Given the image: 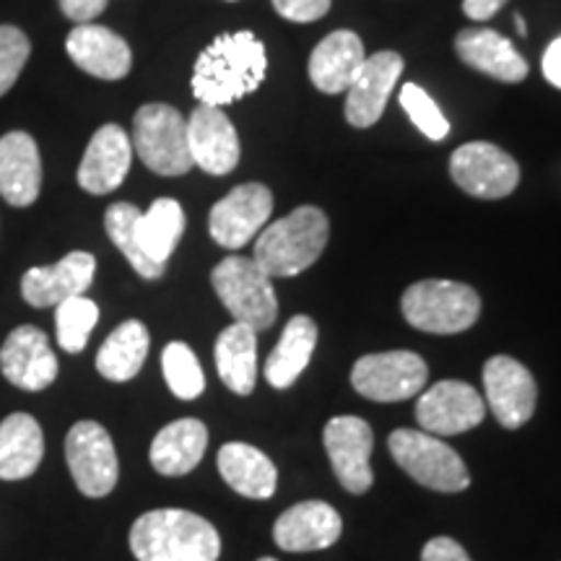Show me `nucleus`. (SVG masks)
<instances>
[{
    "label": "nucleus",
    "instance_id": "nucleus-20",
    "mask_svg": "<svg viewBox=\"0 0 561 561\" xmlns=\"http://www.w3.org/2000/svg\"><path fill=\"white\" fill-rule=\"evenodd\" d=\"M66 50L83 73L102 81H121L130 73L133 55L128 42L107 26L79 24L68 34Z\"/></svg>",
    "mask_w": 561,
    "mask_h": 561
},
{
    "label": "nucleus",
    "instance_id": "nucleus-34",
    "mask_svg": "<svg viewBox=\"0 0 561 561\" xmlns=\"http://www.w3.org/2000/svg\"><path fill=\"white\" fill-rule=\"evenodd\" d=\"M161 369H164V380L170 385L174 396L182 401H193L206 390V377H203L201 362L195 359L193 348L187 343L174 341L161 354Z\"/></svg>",
    "mask_w": 561,
    "mask_h": 561
},
{
    "label": "nucleus",
    "instance_id": "nucleus-8",
    "mask_svg": "<svg viewBox=\"0 0 561 561\" xmlns=\"http://www.w3.org/2000/svg\"><path fill=\"white\" fill-rule=\"evenodd\" d=\"M426 362L413 351H385V354L362 356L351 371V385L369 401L396 403L409 401L424 390Z\"/></svg>",
    "mask_w": 561,
    "mask_h": 561
},
{
    "label": "nucleus",
    "instance_id": "nucleus-27",
    "mask_svg": "<svg viewBox=\"0 0 561 561\" xmlns=\"http://www.w3.org/2000/svg\"><path fill=\"white\" fill-rule=\"evenodd\" d=\"M219 473L237 494L248 500H271L276 494L278 473L268 455L244 442H229L219 450Z\"/></svg>",
    "mask_w": 561,
    "mask_h": 561
},
{
    "label": "nucleus",
    "instance_id": "nucleus-29",
    "mask_svg": "<svg viewBox=\"0 0 561 561\" xmlns=\"http://www.w3.org/2000/svg\"><path fill=\"white\" fill-rule=\"evenodd\" d=\"M216 369L237 396H250L257 382V335L242 322H231L216 339Z\"/></svg>",
    "mask_w": 561,
    "mask_h": 561
},
{
    "label": "nucleus",
    "instance_id": "nucleus-12",
    "mask_svg": "<svg viewBox=\"0 0 561 561\" xmlns=\"http://www.w3.org/2000/svg\"><path fill=\"white\" fill-rule=\"evenodd\" d=\"M483 392L494 419L504 430H520L536 411L538 388L525 364L512 356H491L483 367Z\"/></svg>",
    "mask_w": 561,
    "mask_h": 561
},
{
    "label": "nucleus",
    "instance_id": "nucleus-28",
    "mask_svg": "<svg viewBox=\"0 0 561 561\" xmlns=\"http://www.w3.org/2000/svg\"><path fill=\"white\" fill-rule=\"evenodd\" d=\"M314 346H318V325L307 314H297L286 322L278 346L271 351L265 362V380L276 390L291 388L299 380L301 371L310 364Z\"/></svg>",
    "mask_w": 561,
    "mask_h": 561
},
{
    "label": "nucleus",
    "instance_id": "nucleus-5",
    "mask_svg": "<svg viewBox=\"0 0 561 561\" xmlns=\"http://www.w3.org/2000/svg\"><path fill=\"white\" fill-rule=\"evenodd\" d=\"M210 284L219 294L221 305L227 307L234 322L252 328V331H268L278 318V299L268 273L261 271L252 257L229 255L210 273Z\"/></svg>",
    "mask_w": 561,
    "mask_h": 561
},
{
    "label": "nucleus",
    "instance_id": "nucleus-22",
    "mask_svg": "<svg viewBox=\"0 0 561 561\" xmlns=\"http://www.w3.org/2000/svg\"><path fill=\"white\" fill-rule=\"evenodd\" d=\"M42 159L34 138L24 130L0 138V195L9 206L26 208L39 198Z\"/></svg>",
    "mask_w": 561,
    "mask_h": 561
},
{
    "label": "nucleus",
    "instance_id": "nucleus-11",
    "mask_svg": "<svg viewBox=\"0 0 561 561\" xmlns=\"http://www.w3.org/2000/svg\"><path fill=\"white\" fill-rule=\"evenodd\" d=\"M273 214V193L261 182H244L210 208L208 231L216 244L240 250L261 234Z\"/></svg>",
    "mask_w": 561,
    "mask_h": 561
},
{
    "label": "nucleus",
    "instance_id": "nucleus-17",
    "mask_svg": "<svg viewBox=\"0 0 561 561\" xmlns=\"http://www.w3.org/2000/svg\"><path fill=\"white\" fill-rule=\"evenodd\" d=\"M187 146H191L193 164L214 178L229 174L240 161V136L234 125L219 107L210 104H201L187 121Z\"/></svg>",
    "mask_w": 561,
    "mask_h": 561
},
{
    "label": "nucleus",
    "instance_id": "nucleus-21",
    "mask_svg": "<svg viewBox=\"0 0 561 561\" xmlns=\"http://www.w3.org/2000/svg\"><path fill=\"white\" fill-rule=\"evenodd\" d=\"M343 520L331 504L301 502L294 504L273 525V538L284 551H320L341 538Z\"/></svg>",
    "mask_w": 561,
    "mask_h": 561
},
{
    "label": "nucleus",
    "instance_id": "nucleus-23",
    "mask_svg": "<svg viewBox=\"0 0 561 561\" xmlns=\"http://www.w3.org/2000/svg\"><path fill=\"white\" fill-rule=\"evenodd\" d=\"M455 53L466 66L496 81L520 83L528 76V62L515 50V45L500 32L486 30V26L462 30L455 37Z\"/></svg>",
    "mask_w": 561,
    "mask_h": 561
},
{
    "label": "nucleus",
    "instance_id": "nucleus-26",
    "mask_svg": "<svg viewBox=\"0 0 561 561\" xmlns=\"http://www.w3.org/2000/svg\"><path fill=\"white\" fill-rule=\"evenodd\" d=\"M208 447V430L198 419H180L164 426L151 445V466L161 476H185L203 460Z\"/></svg>",
    "mask_w": 561,
    "mask_h": 561
},
{
    "label": "nucleus",
    "instance_id": "nucleus-9",
    "mask_svg": "<svg viewBox=\"0 0 561 561\" xmlns=\"http://www.w3.org/2000/svg\"><path fill=\"white\" fill-rule=\"evenodd\" d=\"M450 174L462 193L483 201L507 198L520 185L517 161L486 140L462 144L450 159Z\"/></svg>",
    "mask_w": 561,
    "mask_h": 561
},
{
    "label": "nucleus",
    "instance_id": "nucleus-13",
    "mask_svg": "<svg viewBox=\"0 0 561 561\" xmlns=\"http://www.w3.org/2000/svg\"><path fill=\"white\" fill-rule=\"evenodd\" d=\"M483 398L479 390L460 380H442L421 392L416 403V421L421 432L450 434L471 432L483 421Z\"/></svg>",
    "mask_w": 561,
    "mask_h": 561
},
{
    "label": "nucleus",
    "instance_id": "nucleus-42",
    "mask_svg": "<svg viewBox=\"0 0 561 561\" xmlns=\"http://www.w3.org/2000/svg\"><path fill=\"white\" fill-rule=\"evenodd\" d=\"M515 30H517V34H520V37L528 34V24H525V19L520 16V13H515Z\"/></svg>",
    "mask_w": 561,
    "mask_h": 561
},
{
    "label": "nucleus",
    "instance_id": "nucleus-16",
    "mask_svg": "<svg viewBox=\"0 0 561 561\" xmlns=\"http://www.w3.org/2000/svg\"><path fill=\"white\" fill-rule=\"evenodd\" d=\"M403 58L392 50L375 53L364 60L346 96V121L354 128H371L382 117L388 100L401 81Z\"/></svg>",
    "mask_w": 561,
    "mask_h": 561
},
{
    "label": "nucleus",
    "instance_id": "nucleus-19",
    "mask_svg": "<svg viewBox=\"0 0 561 561\" xmlns=\"http://www.w3.org/2000/svg\"><path fill=\"white\" fill-rule=\"evenodd\" d=\"M133 161V144L121 125H104L89 140L79 164V185L91 195H107L123 185Z\"/></svg>",
    "mask_w": 561,
    "mask_h": 561
},
{
    "label": "nucleus",
    "instance_id": "nucleus-24",
    "mask_svg": "<svg viewBox=\"0 0 561 561\" xmlns=\"http://www.w3.org/2000/svg\"><path fill=\"white\" fill-rule=\"evenodd\" d=\"M367 60L359 34L339 30L328 34L310 55V79L322 94H341L348 91L356 73Z\"/></svg>",
    "mask_w": 561,
    "mask_h": 561
},
{
    "label": "nucleus",
    "instance_id": "nucleus-31",
    "mask_svg": "<svg viewBox=\"0 0 561 561\" xmlns=\"http://www.w3.org/2000/svg\"><path fill=\"white\" fill-rule=\"evenodd\" d=\"M182 231H185V210H182L178 201L159 198L146 214H140L136 224L138 250L151 263L167 268V261H170L174 248H178Z\"/></svg>",
    "mask_w": 561,
    "mask_h": 561
},
{
    "label": "nucleus",
    "instance_id": "nucleus-32",
    "mask_svg": "<svg viewBox=\"0 0 561 561\" xmlns=\"http://www.w3.org/2000/svg\"><path fill=\"white\" fill-rule=\"evenodd\" d=\"M140 219V210L133 203H112L104 214V227H107L110 240L115 242V248L128 257V263L136 268L138 276L144 278H161L164 265L151 263L144 252L138 250L136 242V224Z\"/></svg>",
    "mask_w": 561,
    "mask_h": 561
},
{
    "label": "nucleus",
    "instance_id": "nucleus-25",
    "mask_svg": "<svg viewBox=\"0 0 561 561\" xmlns=\"http://www.w3.org/2000/svg\"><path fill=\"white\" fill-rule=\"evenodd\" d=\"M45 458V434L30 413H11L0 421V479H30Z\"/></svg>",
    "mask_w": 561,
    "mask_h": 561
},
{
    "label": "nucleus",
    "instance_id": "nucleus-35",
    "mask_svg": "<svg viewBox=\"0 0 561 561\" xmlns=\"http://www.w3.org/2000/svg\"><path fill=\"white\" fill-rule=\"evenodd\" d=\"M401 107L411 117V123L430 140H442L450 133V123L439 112L437 102L419 83H405L401 89Z\"/></svg>",
    "mask_w": 561,
    "mask_h": 561
},
{
    "label": "nucleus",
    "instance_id": "nucleus-3",
    "mask_svg": "<svg viewBox=\"0 0 561 561\" xmlns=\"http://www.w3.org/2000/svg\"><path fill=\"white\" fill-rule=\"evenodd\" d=\"M331 237L328 216L314 206H299L257 234L255 261L271 278L299 276L318 263Z\"/></svg>",
    "mask_w": 561,
    "mask_h": 561
},
{
    "label": "nucleus",
    "instance_id": "nucleus-43",
    "mask_svg": "<svg viewBox=\"0 0 561 561\" xmlns=\"http://www.w3.org/2000/svg\"><path fill=\"white\" fill-rule=\"evenodd\" d=\"M257 561H276V559H271V557H263V559H257Z\"/></svg>",
    "mask_w": 561,
    "mask_h": 561
},
{
    "label": "nucleus",
    "instance_id": "nucleus-15",
    "mask_svg": "<svg viewBox=\"0 0 561 561\" xmlns=\"http://www.w3.org/2000/svg\"><path fill=\"white\" fill-rule=\"evenodd\" d=\"M0 371L16 388L39 392L50 388L58 377V356L39 328L21 325L11 331L0 348Z\"/></svg>",
    "mask_w": 561,
    "mask_h": 561
},
{
    "label": "nucleus",
    "instance_id": "nucleus-10",
    "mask_svg": "<svg viewBox=\"0 0 561 561\" xmlns=\"http://www.w3.org/2000/svg\"><path fill=\"white\" fill-rule=\"evenodd\" d=\"M66 460L81 494L100 500L115 489L121 466L110 432L96 421H79L66 437Z\"/></svg>",
    "mask_w": 561,
    "mask_h": 561
},
{
    "label": "nucleus",
    "instance_id": "nucleus-14",
    "mask_svg": "<svg viewBox=\"0 0 561 561\" xmlns=\"http://www.w3.org/2000/svg\"><path fill=\"white\" fill-rule=\"evenodd\" d=\"M325 450L331 458L333 473L351 494H367L371 486V447L375 434L359 416H335L325 424Z\"/></svg>",
    "mask_w": 561,
    "mask_h": 561
},
{
    "label": "nucleus",
    "instance_id": "nucleus-18",
    "mask_svg": "<svg viewBox=\"0 0 561 561\" xmlns=\"http://www.w3.org/2000/svg\"><path fill=\"white\" fill-rule=\"evenodd\" d=\"M96 261L91 252H70L55 265L30 268L21 278V294L32 307H58L70 297H81L94 280Z\"/></svg>",
    "mask_w": 561,
    "mask_h": 561
},
{
    "label": "nucleus",
    "instance_id": "nucleus-33",
    "mask_svg": "<svg viewBox=\"0 0 561 561\" xmlns=\"http://www.w3.org/2000/svg\"><path fill=\"white\" fill-rule=\"evenodd\" d=\"M100 320V307L89 297H70L55 307V328H58V343L68 354H79L87 348L89 335Z\"/></svg>",
    "mask_w": 561,
    "mask_h": 561
},
{
    "label": "nucleus",
    "instance_id": "nucleus-39",
    "mask_svg": "<svg viewBox=\"0 0 561 561\" xmlns=\"http://www.w3.org/2000/svg\"><path fill=\"white\" fill-rule=\"evenodd\" d=\"M58 3L60 11L79 24H91V19H96L107 9V0H58Z\"/></svg>",
    "mask_w": 561,
    "mask_h": 561
},
{
    "label": "nucleus",
    "instance_id": "nucleus-30",
    "mask_svg": "<svg viewBox=\"0 0 561 561\" xmlns=\"http://www.w3.org/2000/svg\"><path fill=\"white\" fill-rule=\"evenodd\" d=\"M149 356V331L140 320H128L110 333L96 354V369L112 382H128Z\"/></svg>",
    "mask_w": 561,
    "mask_h": 561
},
{
    "label": "nucleus",
    "instance_id": "nucleus-2",
    "mask_svg": "<svg viewBox=\"0 0 561 561\" xmlns=\"http://www.w3.org/2000/svg\"><path fill=\"white\" fill-rule=\"evenodd\" d=\"M130 551L138 561H216L221 553L214 525L187 510H153L130 528Z\"/></svg>",
    "mask_w": 561,
    "mask_h": 561
},
{
    "label": "nucleus",
    "instance_id": "nucleus-38",
    "mask_svg": "<svg viewBox=\"0 0 561 561\" xmlns=\"http://www.w3.org/2000/svg\"><path fill=\"white\" fill-rule=\"evenodd\" d=\"M421 561H471V557H468V551L462 549L458 541H453V538L447 536H439V538H432V541L424 546V551H421Z\"/></svg>",
    "mask_w": 561,
    "mask_h": 561
},
{
    "label": "nucleus",
    "instance_id": "nucleus-4",
    "mask_svg": "<svg viewBox=\"0 0 561 561\" xmlns=\"http://www.w3.org/2000/svg\"><path fill=\"white\" fill-rule=\"evenodd\" d=\"M401 310L416 331L453 335L468 331L479 320L481 299L468 284L430 278L405 289Z\"/></svg>",
    "mask_w": 561,
    "mask_h": 561
},
{
    "label": "nucleus",
    "instance_id": "nucleus-40",
    "mask_svg": "<svg viewBox=\"0 0 561 561\" xmlns=\"http://www.w3.org/2000/svg\"><path fill=\"white\" fill-rule=\"evenodd\" d=\"M541 68H543L546 81L561 89V37H557L549 47H546Z\"/></svg>",
    "mask_w": 561,
    "mask_h": 561
},
{
    "label": "nucleus",
    "instance_id": "nucleus-41",
    "mask_svg": "<svg viewBox=\"0 0 561 561\" xmlns=\"http://www.w3.org/2000/svg\"><path fill=\"white\" fill-rule=\"evenodd\" d=\"M504 3H507V0H462V11H466L468 19L486 21L494 16V13H500Z\"/></svg>",
    "mask_w": 561,
    "mask_h": 561
},
{
    "label": "nucleus",
    "instance_id": "nucleus-37",
    "mask_svg": "<svg viewBox=\"0 0 561 561\" xmlns=\"http://www.w3.org/2000/svg\"><path fill=\"white\" fill-rule=\"evenodd\" d=\"M333 0H273V9L280 19L297 21V24H310L331 11Z\"/></svg>",
    "mask_w": 561,
    "mask_h": 561
},
{
    "label": "nucleus",
    "instance_id": "nucleus-6",
    "mask_svg": "<svg viewBox=\"0 0 561 561\" xmlns=\"http://www.w3.org/2000/svg\"><path fill=\"white\" fill-rule=\"evenodd\" d=\"M388 447L398 466L421 486L442 494H458L471 486V476L460 455L430 432L396 430Z\"/></svg>",
    "mask_w": 561,
    "mask_h": 561
},
{
    "label": "nucleus",
    "instance_id": "nucleus-36",
    "mask_svg": "<svg viewBox=\"0 0 561 561\" xmlns=\"http://www.w3.org/2000/svg\"><path fill=\"white\" fill-rule=\"evenodd\" d=\"M32 45L16 26H0V96L9 94L30 60Z\"/></svg>",
    "mask_w": 561,
    "mask_h": 561
},
{
    "label": "nucleus",
    "instance_id": "nucleus-1",
    "mask_svg": "<svg viewBox=\"0 0 561 561\" xmlns=\"http://www.w3.org/2000/svg\"><path fill=\"white\" fill-rule=\"evenodd\" d=\"M265 70H268V55L255 34H221L195 60L193 94L203 104L221 107L261 89Z\"/></svg>",
    "mask_w": 561,
    "mask_h": 561
},
{
    "label": "nucleus",
    "instance_id": "nucleus-7",
    "mask_svg": "<svg viewBox=\"0 0 561 561\" xmlns=\"http://www.w3.org/2000/svg\"><path fill=\"white\" fill-rule=\"evenodd\" d=\"M133 149L161 178H180L193 170L187 121L170 104H146L136 112Z\"/></svg>",
    "mask_w": 561,
    "mask_h": 561
}]
</instances>
